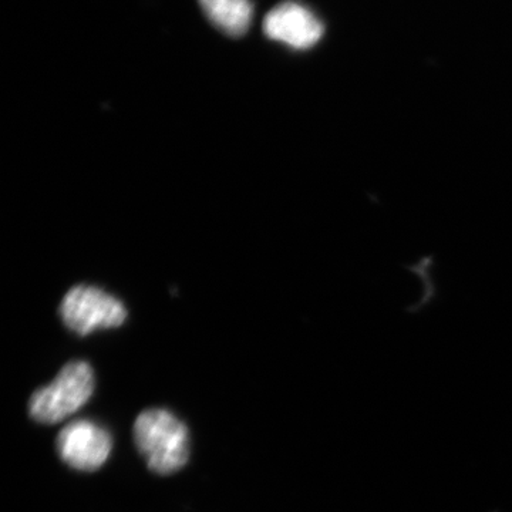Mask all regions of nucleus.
I'll return each instance as SVG.
<instances>
[{
  "mask_svg": "<svg viewBox=\"0 0 512 512\" xmlns=\"http://www.w3.org/2000/svg\"><path fill=\"white\" fill-rule=\"evenodd\" d=\"M134 440L150 470L160 476H170L181 470L190 457L187 427L164 409L146 410L137 417Z\"/></svg>",
  "mask_w": 512,
  "mask_h": 512,
  "instance_id": "1",
  "label": "nucleus"
},
{
  "mask_svg": "<svg viewBox=\"0 0 512 512\" xmlns=\"http://www.w3.org/2000/svg\"><path fill=\"white\" fill-rule=\"evenodd\" d=\"M94 392V373L86 362H70L52 383L33 393L29 402L32 419L56 424L89 402Z\"/></svg>",
  "mask_w": 512,
  "mask_h": 512,
  "instance_id": "2",
  "label": "nucleus"
},
{
  "mask_svg": "<svg viewBox=\"0 0 512 512\" xmlns=\"http://www.w3.org/2000/svg\"><path fill=\"white\" fill-rule=\"evenodd\" d=\"M64 325L80 336L99 329L119 328L127 319V311L119 299L96 286H74L60 305Z\"/></svg>",
  "mask_w": 512,
  "mask_h": 512,
  "instance_id": "3",
  "label": "nucleus"
},
{
  "mask_svg": "<svg viewBox=\"0 0 512 512\" xmlns=\"http://www.w3.org/2000/svg\"><path fill=\"white\" fill-rule=\"evenodd\" d=\"M113 440L109 431L89 420L67 424L57 437V451L67 466L94 471L109 460Z\"/></svg>",
  "mask_w": 512,
  "mask_h": 512,
  "instance_id": "4",
  "label": "nucleus"
},
{
  "mask_svg": "<svg viewBox=\"0 0 512 512\" xmlns=\"http://www.w3.org/2000/svg\"><path fill=\"white\" fill-rule=\"evenodd\" d=\"M264 32L269 39L285 43L296 50L311 49L322 39V20L299 2L281 3L266 15Z\"/></svg>",
  "mask_w": 512,
  "mask_h": 512,
  "instance_id": "5",
  "label": "nucleus"
},
{
  "mask_svg": "<svg viewBox=\"0 0 512 512\" xmlns=\"http://www.w3.org/2000/svg\"><path fill=\"white\" fill-rule=\"evenodd\" d=\"M208 20L228 36H244L251 26V0H198Z\"/></svg>",
  "mask_w": 512,
  "mask_h": 512,
  "instance_id": "6",
  "label": "nucleus"
}]
</instances>
